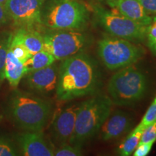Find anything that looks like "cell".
Masks as SVG:
<instances>
[{"label":"cell","instance_id":"30","mask_svg":"<svg viewBox=\"0 0 156 156\" xmlns=\"http://www.w3.org/2000/svg\"><path fill=\"white\" fill-rule=\"evenodd\" d=\"M6 2H7V0H0V3L1 4H5Z\"/></svg>","mask_w":156,"mask_h":156},{"label":"cell","instance_id":"6","mask_svg":"<svg viewBox=\"0 0 156 156\" xmlns=\"http://www.w3.org/2000/svg\"><path fill=\"white\" fill-rule=\"evenodd\" d=\"M98 55L110 70L120 69L137 62L144 51L131 41L117 37H104L98 42Z\"/></svg>","mask_w":156,"mask_h":156},{"label":"cell","instance_id":"23","mask_svg":"<svg viewBox=\"0 0 156 156\" xmlns=\"http://www.w3.org/2000/svg\"><path fill=\"white\" fill-rule=\"evenodd\" d=\"M156 120V96L153 99V102L149 106V108L145 112L144 116L142 117L141 122L139 124L142 127L145 128L146 126L151 124V123Z\"/></svg>","mask_w":156,"mask_h":156},{"label":"cell","instance_id":"27","mask_svg":"<svg viewBox=\"0 0 156 156\" xmlns=\"http://www.w3.org/2000/svg\"><path fill=\"white\" fill-rule=\"evenodd\" d=\"M149 15H156V0H139Z\"/></svg>","mask_w":156,"mask_h":156},{"label":"cell","instance_id":"14","mask_svg":"<svg viewBox=\"0 0 156 156\" xmlns=\"http://www.w3.org/2000/svg\"><path fill=\"white\" fill-rule=\"evenodd\" d=\"M120 14L140 24L148 26L153 17L145 10L139 0H113L106 2Z\"/></svg>","mask_w":156,"mask_h":156},{"label":"cell","instance_id":"31","mask_svg":"<svg viewBox=\"0 0 156 156\" xmlns=\"http://www.w3.org/2000/svg\"><path fill=\"white\" fill-rule=\"evenodd\" d=\"M103 1H105V2H106H106H110V1H113V0H103Z\"/></svg>","mask_w":156,"mask_h":156},{"label":"cell","instance_id":"29","mask_svg":"<svg viewBox=\"0 0 156 156\" xmlns=\"http://www.w3.org/2000/svg\"><path fill=\"white\" fill-rule=\"evenodd\" d=\"M147 46L149 47L150 50L154 55L156 56V41H147Z\"/></svg>","mask_w":156,"mask_h":156},{"label":"cell","instance_id":"16","mask_svg":"<svg viewBox=\"0 0 156 156\" xmlns=\"http://www.w3.org/2000/svg\"><path fill=\"white\" fill-rule=\"evenodd\" d=\"M31 55L44 49V37L34 28H20L16 32Z\"/></svg>","mask_w":156,"mask_h":156},{"label":"cell","instance_id":"13","mask_svg":"<svg viewBox=\"0 0 156 156\" xmlns=\"http://www.w3.org/2000/svg\"><path fill=\"white\" fill-rule=\"evenodd\" d=\"M58 67L56 64L26 74L25 84L29 88L39 93H49L56 90Z\"/></svg>","mask_w":156,"mask_h":156},{"label":"cell","instance_id":"1","mask_svg":"<svg viewBox=\"0 0 156 156\" xmlns=\"http://www.w3.org/2000/svg\"><path fill=\"white\" fill-rule=\"evenodd\" d=\"M62 61L56 88L58 101H72L95 92L100 77L96 64L90 56L80 52Z\"/></svg>","mask_w":156,"mask_h":156},{"label":"cell","instance_id":"10","mask_svg":"<svg viewBox=\"0 0 156 156\" xmlns=\"http://www.w3.org/2000/svg\"><path fill=\"white\" fill-rule=\"evenodd\" d=\"M79 104H72L62 110L54 119L51 127V135L59 145L69 142L75 126Z\"/></svg>","mask_w":156,"mask_h":156},{"label":"cell","instance_id":"18","mask_svg":"<svg viewBox=\"0 0 156 156\" xmlns=\"http://www.w3.org/2000/svg\"><path fill=\"white\" fill-rule=\"evenodd\" d=\"M145 128L138 124L118 148V154L122 156L131 155L139 145Z\"/></svg>","mask_w":156,"mask_h":156},{"label":"cell","instance_id":"20","mask_svg":"<svg viewBox=\"0 0 156 156\" xmlns=\"http://www.w3.org/2000/svg\"><path fill=\"white\" fill-rule=\"evenodd\" d=\"M11 38L12 34H0V85L5 79V60L9 49Z\"/></svg>","mask_w":156,"mask_h":156},{"label":"cell","instance_id":"26","mask_svg":"<svg viewBox=\"0 0 156 156\" xmlns=\"http://www.w3.org/2000/svg\"><path fill=\"white\" fill-rule=\"evenodd\" d=\"M146 38L147 39V41H156V15L153 17L151 24L147 26Z\"/></svg>","mask_w":156,"mask_h":156},{"label":"cell","instance_id":"19","mask_svg":"<svg viewBox=\"0 0 156 156\" xmlns=\"http://www.w3.org/2000/svg\"><path fill=\"white\" fill-rule=\"evenodd\" d=\"M9 48L13 54V55L15 56V57L17 58L22 63H24L29 57L31 56V54L27 49L20 37L15 33L14 34H12V38Z\"/></svg>","mask_w":156,"mask_h":156},{"label":"cell","instance_id":"8","mask_svg":"<svg viewBox=\"0 0 156 156\" xmlns=\"http://www.w3.org/2000/svg\"><path fill=\"white\" fill-rule=\"evenodd\" d=\"M43 35L44 49L62 61L82 51L88 44L87 37L78 30H52Z\"/></svg>","mask_w":156,"mask_h":156},{"label":"cell","instance_id":"28","mask_svg":"<svg viewBox=\"0 0 156 156\" xmlns=\"http://www.w3.org/2000/svg\"><path fill=\"white\" fill-rule=\"evenodd\" d=\"M11 20L7 9L6 8L5 4L0 3V25L6 24Z\"/></svg>","mask_w":156,"mask_h":156},{"label":"cell","instance_id":"5","mask_svg":"<svg viewBox=\"0 0 156 156\" xmlns=\"http://www.w3.org/2000/svg\"><path fill=\"white\" fill-rule=\"evenodd\" d=\"M147 90V78L140 69L129 66L114 74L107 85L108 96L117 106H132L141 101Z\"/></svg>","mask_w":156,"mask_h":156},{"label":"cell","instance_id":"9","mask_svg":"<svg viewBox=\"0 0 156 156\" xmlns=\"http://www.w3.org/2000/svg\"><path fill=\"white\" fill-rule=\"evenodd\" d=\"M45 0H7L6 8L11 20L20 28H34L41 24V12Z\"/></svg>","mask_w":156,"mask_h":156},{"label":"cell","instance_id":"15","mask_svg":"<svg viewBox=\"0 0 156 156\" xmlns=\"http://www.w3.org/2000/svg\"><path fill=\"white\" fill-rule=\"evenodd\" d=\"M5 78L12 87H17L22 78L26 75L24 64L15 57L12 51L8 49L5 66Z\"/></svg>","mask_w":156,"mask_h":156},{"label":"cell","instance_id":"25","mask_svg":"<svg viewBox=\"0 0 156 156\" xmlns=\"http://www.w3.org/2000/svg\"><path fill=\"white\" fill-rule=\"evenodd\" d=\"M153 142L140 143L132 153L134 156H146L151 151L153 146Z\"/></svg>","mask_w":156,"mask_h":156},{"label":"cell","instance_id":"3","mask_svg":"<svg viewBox=\"0 0 156 156\" xmlns=\"http://www.w3.org/2000/svg\"><path fill=\"white\" fill-rule=\"evenodd\" d=\"M108 95L98 94L79 104L75 130L68 143L82 146L93 137L112 112Z\"/></svg>","mask_w":156,"mask_h":156},{"label":"cell","instance_id":"22","mask_svg":"<svg viewBox=\"0 0 156 156\" xmlns=\"http://www.w3.org/2000/svg\"><path fill=\"white\" fill-rule=\"evenodd\" d=\"M19 155L12 140L7 137H0V156H15Z\"/></svg>","mask_w":156,"mask_h":156},{"label":"cell","instance_id":"21","mask_svg":"<svg viewBox=\"0 0 156 156\" xmlns=\"http://www.w3.org/2000/svg\"><path fill=\"white\" fill-rule=\"evenodd\" d=\"M81 146L66 143L61 145L54 151L56 156H81L83 155Z\"/></svg>","mask_w":156,"mask_h":156},{"label":"cell","instance_id":"11","mask_svg":"<svg viewBox=\"0 0 156 156\" xmlns=\"http://www.w3.org/2000/svg\"><path fill=\"white\" fill-rule=\"evenodd\" d=\"M17 142L20 150L25 156H53L55 149L42 131H28L19 134Z\"/></svg>","mask_w":156,"mask_h":156},{"label":"cell","instance_id":"2","mask_svg":"<svg viewBox=\"0 0 156 156\" xmlns=\"http://www.w3.org/2000/svg\"><path fill=\"white\" fill-rule=\"evenodd\" d=\"M51 111V105L48 101L23 91H15L8 101L11 118L26 131H42L48 124Z\"/></svg>","mask_w":156,"mask_h":156},{"label":"cell","instance_id":"7","mask_svg":"<svg viewBox=\"0 0 156 156\" xmlns=\"http://www.w3.org/2000/svg\"><path fill=\"white\" fill-rule=\"evenodd\" d=\"M94 10L98 22L111 36L129 41H142L146 38L147 26L101 6H95Z\"/></svg>","mask_w":156,"mask_h":156},{"label":"cell","instance_id":"24","mask_svg":"<svg viewBox=\"0 0 156 156\" xmlns=\"http://www.w3.org/2000/svg\"><path fill=\"white\" fill-rule=\"evenodd\" d=\"M156 142V120L151 124L146 126L142 134L140 143ZM139 143V144H140Z\"/></svg>","mask_w":156,"mask_h":156},{"label":"cell","instance_id":"4","mask_svg":"<svg viewBox=\"0 0 156 156\" xmlns=\"http://www.w3.org/2000/svg\"><path fill=\"white\" fill-rule=\"evenodd\" d=\"M89 19L85 5L77 0H52L41 12V25L51 30H80Z\"/></svg>","mask_w":156,"mask_h":156},{"label":"cell","instance_id":"17","mask_svg":"<svg viewBox=\"0 0 156 156\" xmlns=\"http://www.w3.org/2000/svg\"><path fill=\"white\" fill-rule=\"evenodd\" d=\"M56 59L52 54L47 51L43 49L37 53L31 55L23 64L25 69V73L28 74L30 72L44 68L54 64Z\"/></svg>","mask_w":156,"mask_h":156},{"label":"cell","instance_id":"12","mask_svg":"<svg viewBox=\"0 0 156 156\" xmlns=\"http://www.w3.org/2000/svg\"><path fill=\"white\" fill-rule=\"evenodd\" d=\"M132 123V116L128 113L122 110L111 112L98 131L101 139L103 141L118 139L130 129Z\"/></svg>","mask_w":156,"mask_h":156},{"label":"cell","instance_id":"32","mask_svg":"<svg viewBox=\"0 0 156 156\" xmlns=\"http://www.w3.org/2000/svg\"><path fill=\"white\" fill-rule=\"evenodd\" d=\"M2 116L1 114H0V122H1V121H2Z\"/></svg>","mask_w":156,"mask_h":156}]
</instances>
